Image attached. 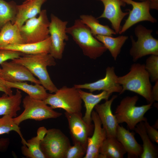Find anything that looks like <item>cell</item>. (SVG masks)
Returning <instances> with one entry per match:
<instances>
[{"mask_svg": "<svg viewBox=\"0 0 158 158\" xmlns=\"http://www.w3.org/2000/svg\"><path fill=\"white\" fill-rule=\"evenodd\" d=\"M55 59L49 53L34 54H24L18 58L12 60L22 65L36 76L42 85L50 93H54L58 89L51 80L47 71L48 66L56 65Z\"/></svg>", "mask_w": 158, "mask_h": 158, "instance_id": "6da1fadb", "label": "cell"}, {"mask_svg": "<svg viewBox=\"0 0 158 158\" xmlns=\"http://www.w3.org/2000/svg\"><path fill=\"white\" fill-rule=\"evenodd\" d=\"M117 82L122 87L120 95L128 90L141 96L149 103L154 102L150 76L144 64L139 63L132 64L128 73L118 77Z\"/></svg>", "mask_w": 158, "mask_h": 158, "instance_id": "7a4b0ae2", "label": "cell"}, {"mask_svg": "<svg viewBox=\"0 0 158 158\" xmlns=\"http://www.w3.org/2000/svg\"><path fill=\"white\" fill-rule=\"evenodd\" d=\"M66 32L81 49L85 56L96 59L107 50L104 45L92 34L89 28L80 19L75 20L73 25L67 28Z\"/></svg>", "mask_w": 158, "mask_h": 158, "instance_id": "3957f363", "label": "cell"}, {"mask_svg": "<svg viewBox=\"0 0 158 158\" xmlns=\"http://www.w3.org/2000/svg\"><path fill=\"white\" fill-rule=\"evenodd\" d=\"M138 99L137 95H134L127 96L121 100L114 112L118 124L126 123L130 130H134L137 124L146 118L144 115L153 103L137 106L136 105Z\"/></svg>", "mask_w": 158, "mask_h": 158, "instance_id": "277c9868", "label": "cell"}, {"mask_svg": "<svg viewBox=\"0 0 158 158\" xmlns=\"http://www.w3.org/2000/svg\"><path fill=\"white\" fill-rule=\"evenodd\" d=\"M44 101L53 109H62L70 113L81 112L83 101L78 89L74 86L58 89L54 94H49Z\"/></svg>", "mask_w": 158, "mask_h": 158, "instance_id": "5b68a950", "label": "cell"}, {"mask_svg": "<svg viewBox=\"0 0 158 158\" xmlns=\"http://www.w3.org/2000/svg\"><path fill=\"white\" fill-rule=\"evenodd\" d=\"M22 103L24 111L18 116L13 118L14 122L19 126L26 120L41 121L56 118L62 115L61 113L54 110L44 101L33 99L28 95L23 99Z\"/></svg>", "mask_w": 158, "mask_h": 158, "instance_id": "8992f818", "label": "cell"}, {"mask_svg": "<svg viewBox=\"0 0 158 158\" xmlns=\"http://www.w3.org/2000/svg\"><path fill=\"white\" fill-rule=\"evenodd\" d=\"M152 32V30L141 25L135 28L134 32L137 40L135 41L133 36H130L132 47L130 54L133 61L147 55H158V40L151 35Z\"/></svg>", "mask_w": 158, "mask_h": 158, "instance_id": "52a82bcc", "label": "cell"}, {"mask_svg": "<svg viewBox=\"0 0 158 158\" xmlns=\"http://www.w3.org/2000/svg\"><path fill=\"white\" fill-rule=\"evenodd\" d=\"M49 23L46 9L42 10L38 17L27 20L20 28L25 43L39 42L49 37Z\"/></svg>", "mask_w": 158, "mask_h": 158, "instance_id": "ba28073f", "label": "cell"}, {"mask_svg": "<svg viewBox=\"0 0 158 158\" xmlns=\"http://www.w3.org/2000/svg\"><path fill=\"white\" fill-rule=\"evenodd\" d=\"M71 145L69 138L60 130L52 128L47 130L40 147L45 158H65Z\"/></svg>", "mask_w": 158, "mask_h": 158, "instance_id": "9c48e42d", "label": "cell"}, {"mask_svg": "<svg viewBox=\"0 0 158 158\" xmlns=\"http://www.w3.org/2000/svg\"><path fill=\"white\" fill-rule=\"evenodd\" d=\"M49 26L50 39L49 54L55 59H60L63 57L66 42L68 40L66 32L68 22L62 20L53 14L50 15Z\"/></svg>", "mask_w": 158, "mask_h": 158, "instance_id": "30bf717a", "label": "cell"}, {"mask_svg": "<svg viewBox=\"0 0 158 158\" xmlns=\"http://www.w3.org/2000/svg\"><path fill=\"white\" fill-rule=\"evenodd\" d=\"M65 114L73 144L79 143L87 148L88 138L93 131L94 124H87L83 118L82 112L70 113L65 111Z\"/></svg>", "mask_w": 158, "mask_h": 158, "instance_id": "8fae6325", "label": "cell"}, {"mask_svg": "<svg viewBox=\"0 0 158 158\" xmlns=\"http://www.w3.org/2000/svg\"><path fill=\"white\" fill-rule=\"evenodd\" d=\"M125 3L132 6V10L128 9L129 16L119 32L121 34L125 32L135 24L142 21H148L152 23L156 22L157 20L150 13V2L144 1L137 2L133 0H122Z\"/></svg>", "mask_w": 158, "mask_h": 158, "instance_id": "7c38bea8", "label": "cell"}, {"mask_svg": "<svg viewBox=\"0 0 158 158\" xmlns=\"http://www.w3.org/2000/svg\"><path fill=\"white\" fill-rule=\"evenodd\" d=\"M0 65V73L7 81L11 83L29 81L34 84H40L38 79L22 65L11 61H5Z\"/></svg>", "mask_w": 158, "mask_h": 158, "instance_id": "4fadbf2b", "label": "cell"}, {"mask_svg": "<svg viewBox=\"0 0 158 158\" xmlns=\"http://www.w3.org/2000/svg\"><path fill=\"white\" fill-rule=\"evenodd\" d=\"M118 76L113 66H108L106 69V75L102 79L95 82L83 84H75L74 86L78 89L89 90L90 92L96 91H105L111 93L121 92L122 87L117 82Z\"/></svg>", "mask_w": 158, "mask_h": 158, "instance_id": "5bb4252c", "label": "cell"}, {"mask_svg": "<svg viewBox=\"0 0 158 158\" xmlns=\"http://www.w3.org/2000/svg\"><path fill=\"white\" fill-rule=\"evenodd\" d=\"M91 118L94 123V130L92 135L88 138L86 152L84 158H98L99 148L107 137L106 131L95 110L92 112Z\"/></svg>", "mask_w": 158, "mask_h": 158, "instance_id": "9a60e30c", "label": "cell"}, {"mask_svg": "<svg viewBox=\"0 0 158 158\" xmlns=\"http://www.w3.org/2000/svg\"><path fill=\"white\" fill-rule=\"evenodd\" d=\"M101 1L104 6V10L98 19L105 18L111 23L113 29L118 34L121 29V24L123 18L129 14L128 12H123L121 6H124L125 3L122 0H98Z\"/></svg>", "mask_w": 158, "mask_h": 158, "instance_id": "2e32d148", "label": "cell"}, {"mask_svg": "<svg viewBox=\"0 0 158 158\" xmlns=\"http://www.w3.org/2000/svg\"><path fill=\"white\" fill-rule=\"evenodd\" d=\"M117 95H114L110 99L105 100L101 104H97L95 107L101 122L103 128L106 131L107 137L116 138L117 128L118 124L114 115L112 112L111 106Z\"/></svg>", "mask_w": 158, "mask_h": 158, "instance_id": "e0dca14e", "label": "cell"}, {"mask_svg": "<svg viewBox=\"0 0 158 158\" xmlns=\"http://www.w3.org/2000/svg\"><path fill=\"white\" fill-rule=\"evenodd\" d=\"M116 138L124 148L128 154V158L140 157L142 152V147L136 140L133 133L118 124Z\"/></svg>", "mask_w": 158, "mask_h": 158, "instance_id": "ac0fdd59", "label": "cell"}, {"mask_svg": "<svg viewBox=\"0 0 158 158\" xmlns=\"http://www.w3.org/2000/svg\"><path fill=\"white\" fill-rule=\"evenodd\" d=\"M47 0H25L17 5V11L14 23L20 28L28 20L36 17L41 11L42 5Z\"/></svg>", "mask_w": 158, "mask_h": 158, "instance_id": "d6986e66", "label": "cell"}, {"mask_svg": "<svg viewBox=\"0 0 158 158\" xmlns=\"http://www.w3.org/2000/svg\"><path fill=\"white\" fill-rule=\"evenodd\" d=\"M82 99L84 103L85 111L83 117V120L88 125H91L92 123L91 114L95 106L103 99L108 100L112 93L103 91L97 94H94L91 92H85L81 89H78Z\"/></svg>", "mask_w": 158, "mask_h": 158, "instance_id": "ffe728a7", "label": "cell"}, {"mask_svg": "<svg viewBox=\"0 0 158 158\" xmlns=\"http://www.w3.org/2000/svg\"><path fill=\"white\" fill-rule=\"evenodd\" d=\"M50 43L49 37L40 42L8 45L0 47V49L13 50L26 54L49 53Z\"/></svg>", "mask_w": 158, "mask_h": 158, "instance_id": "44dd1931", "label": "cell"}, {"mask_svg": "<svg viewBox=\"0 0 158 158\" xmlns=\"http://www.w3.org/2000/svg\"><path fill=\"white\" fill-rule=\"evenodd\" d=\"M47 130L41 127L37 130V135L26 141L21 147L22 154L28 158H45L41 150L40 145L46 134Z\"/></svg>", "mask_w": 158, "mask_h": 158, "instance_id": "7402d4cb", "label": "cell"}, {"mask_svg": "<svg viewBox=\"0 0 158 158\" xmlns=\"http://www.w3.org/2000/svg\"><path fill=\"white\" fill-rule=\"evenodd\" d=\"M22 97L21 92L18 89L14 95L4 93L0 97V116L8 115L13 118L16 117L17 112L21 109Z\"/></svg>", "mask_w": 158, "mask_h": 158, "instance_id": "603a6c76", "label": "cell"}, {"mask_svg": "<svg viewBox=\"0 0 158 158\" xmlns=\"http://www.w3.org/2000/svg\"><path fill=\"white\" fill-rule=\"evenodd\" d=\"M126 153L116 138L107 137L99 148L98 158H123Z\"/></svg>", "mask_w": 158, "mask_h": 158, "instance_id": "cb8c5ba5", "label": "cell"}, {"mask_svg": "<svg viewBox=\"0 0 158 158\" xmlns=\"http://www.w3.org/2000/svg\"><path fill=\"white\" fill-rule=\"evenodd\" d=\"M20 28L11 22L6 23L0 31V47L8 45L25 43Z\"/></svg>", "mask_w": 158, "mask_h": 158, "instance_id": "d4e9b609", "label": "cell"}, {"mask_svg": "<svg viewBox=\"0 0 158 158\" xmlns=\"http://www.w3.org/2000/svg\"><path fill=\"white\" fill-rule=\"evenodd\" d=\"M7 86L15 88L26 93L29 96L35 99L44 100L49 95L46 89L41 84H30L26 82L11 83L6 81Z\"/></svg>", "mask_w": 158, "mask_h": 158, "instance_id": "484cf974", "label": "cell"}, {"mask_svg": "<svg viewBox=\"0 0 158 158\" xmlns=\"http://www.w3.org/2000/svg\"><path fill=\"white\" fill-rule=\"evenodd\" d=\"M141 138L143 142L142 152L140 158H157L158 157V149L152 142L146 131L144 121L136 126L134 130Z\"/></svg>", "mask_w": 158, "mask_h": 158, "instance_id": "4316f807", "label": "cell"}, {"mask_svg": "<svg viewBox=\"0 0 158 158\" xmlns=\"http://www.w3.org/2000/svg\"><path fill=\"white\" fill-rule=\"evenodd\" d=\"M80 17L83 23L89 28L94 37L98 35L113 37V35L116 34L108 25L100 24L98 19L92 15L83 14Z\"/></svg>", "mask_w": 158, "mask_h": 158, "instance_id": "83f0119b", "label": "cell"}, {"mask_svg": "<svg viewBox=\"0 0 158 158\" xmlns=\"http://www.w3.org/2000/svg\"><path fill=\"white\" fill-rule=\"evenodd\" d=\"M95 37L109 50L115 61L120 53L122 46L128 38V36L123 35L116 37L101 35H97Z\"/></svg>", "mask_w": 158, "mask_h": 158, "instance_id": "f1b7e54d", "label": "cell"}, {"mask_svg": "<svg viewBox=\"0 0 158 158\" xmlns=\"http://www.w3.org/2000/svg\"><path fill=\"white\" fill-rule=\"evenodd\" d=\"M17 5L13 1L0 0V31L7 23L13 24L17 11Z\"/></svg>", "mask_w": 158, "mask_h": 158, "instance_id": "f546056e", "label": "cell"}, {"mask_svg": "<svg viewBox=\"0 0 158 158\" xmlns=\"http://www.w3.org/2000/svg\"><path fill=\"white\" fill-rule=\"evenodd\" d=\"M13 118L8 115H3L0 118V135L8 134L11 131H15L19 135L22 143L24 145L26 141L23 137L20 127L14 122Z\"/></svg>", "mask_w": 158, "mask_h": 158, "instance_id": "4dcf8cb0", "label": "cell"}, {"mask_svg": "<svg viewBox=\"0 0 158 158\" xmlns=\"http://www.w3.org/2000/svg\"><path fill=\"white\" fill-rule=\"evenodd\" d=\"M145 68L150 76L151 81L158 80V55L152 54L146 60Z\"/></svg>", "mask_w": 158, "mask_h": 158, "instance_id": "1f68e13d", "label": "cell"}, {"mask_svg": "<svg viewBox=\"0 0 158 158\" xmlns=\"http://www.w3.org/2000/svg\"><path fill=\"white\" fill-rule=\"evenodd\" d=\"M87 148L79 143L73 144L69 147L66 152L65 158H82L86 153Z\"/></svg>", "mask_w": 158, "mask_h": 158, "instance_id": "d6a6232c", "label": "cell"}, {"mask_svg": "<svg viewBox=\"0 0 158 158\" xmlns=\"http://www.w3.org/2000/svg\"><path fill=\"white\" fill-rule=\"evenodd\" d=\"M24 54L16 51L7 49H0V65L8 60L18 58Z\"/></svg>", "mask_w": 158, "mask_h": 158, "instance_id": "836d02e7", "label": "cell"}, {"mask_svg": "<svg viewBox=\"0 0 158 158\" xmlns=\"http://www.w3.org/2000/svg\"><path fill=\"white\" fill-rule=\"evenodd\" d=\"M144 123L146 132L152 142L158 144V130L150 124L147 118L144 121Z\"/></svg>", "mask_w": 158, "mask_h": 158, "instance_id": "e575fe53", "label": "cell"}, {"mask_svg": "<svg viewBox=\"0 0 158 158\" xmlns=\"http://www.w3.org/2000/svg\"><path fill=\"white\" fill-rule=\"evenodd\" d=\"M6 81L2 77L0 73V91L8 95L13 94L11 88L7 85Z\"/></svg>", "mask_w": 158, "mask_h": 158, "instance_id": "d590c367", "label": "cell"}, {"mask_svg": "<svg viewBox=\"0 0 158 158\" xmlns=\"http://www.w3.org/2000/svg\"><path fill=\"white\" fill-rule=\"evenodd\" d=\"M10 141L8 138H1L0 139V152L5 151L8 148Z\"/></svg>", "mask_w": 158, "mask_h": 158, "instance_id": "8d00e7d4", "label": "cell"}, {"mask_svg": "<svg viewBox=\"0 0 158 158\" xmlns=\"http://www.w3.org/2000/svg\"><path fill=\"white\" fill-rule=\"evenodd\" d=\"M155 83V85L152 90V97L154 102L158 101V80Z\"/></svg>", "mask_w": 158, "mask_h": 158, "instance_id": "74e56055", "label": "cell"}, {"mask_svg": "<svg viewBox=\"0 0 158 158\" xmlns=\"http://www.w3.org/2000/svg\"><path fill=\"white\" fill-rule=\"evenodd\" d=\"M150 2V9L158 10V0H151Z\"/></svg>", "mask_w": 158, "mask_h": 158, "instance_id": "f35d334b", "label": "cell"}, {"mask_svg": "<svg viewBox=\"0 0 158 158\" xmlns=\"http://www.w3.org/2000/svg\"><path fill=\"white\" fill-rule=\"evenodd\" d=\"M144 0V1H147H147H150L151 0Z\"/></svg>", "mask_w": 158, "mask_h": 158, "instance_id": "ab89813d", "label": "cell"}]
</instances>
